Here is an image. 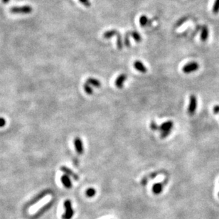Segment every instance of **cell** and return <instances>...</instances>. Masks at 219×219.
<instances>
[{
  "mask_svg": "<svg viewBox=\"0 0 219 219\" xmlns=\"http://www.w3.org/2000/svg\"><path fill=\"white\" fill-rule=\"evenodd\" d=\"M50 193H51V191H50V190H49V189L44 190V191L40 192L39 194H38L36 196H34V198H33L32 199H31L30 201L28 202V203H27V204L25 205V208L27 209V208H29V207L32 206L33 205H34L36 203L39 202L41 199H44L45 196H47L48 194H49Z\"/></svg>",
  "mask_w": 219,
  "mask_h": 219,
  "instance_id": "1",
  "label": "cell"
},
{
  "mask_svg": "<svg viewBox=\"0 0 219 219\" xmlns=\"http://www.w3.org/2000/svg\"><path fill=\"white\" fill-rule=\"evenodd\" d=\"M213 113L216 114V115H218L219 114V105H216L213 107Z\"/></svg>",
  "mask_w": 219,
  "mask_h": 219,
  "instance_id": "27",
  "label": "cell"
},
{
  "mask_svg": "<svg viewBox=\"0 0 219 219\" xmlns=\"http://www.w3.org/2000/svg\"><path fill=\"white\" fill-rule=\"evenodd\" d=\"M127 78V76L125 73H122V74H120V75L117 78V79L115 80V85L116 87L119 89H122L123 88L124 83L126 80V79Z\"/></svg>",
  "mask_w": 219,
  "mask_h": 219,
  "instance_id": "9",
  "label": "cell"
},
{
  "mask_svg": "<svg viewBox=\"0 0 219 219\" xmlns=\"http://www.w3.org/2000/svg\"><path fill=\"white\" fill-rule=\"evenodd\" d=\"M73 143H74V147L75 149L76 152L78 154H83L84 152V148H83V144L82 140L79 137H75L73 140Z\"/></svg>",
  "mask_w": 219,
  "mask_h": 219,
  "instance_id": "6",
  "label": "cell"
},
{
  "mask_svg": "<svg viewBox=\"0 0 219 219\" xmlns=\"http://www.w3.org/2000/svg\"><path fill=\"white\" fill-rule=\"evenodd\" d=\"M199 68V64L196 61L189 62L186 64V65L182 68V71L184 73H191L195 72Z\"/></svg>",
  "mask_w": 219,
  "mask_h": 219,
  "instance_id": "5",
  "label": "cell"
},
{
  "mask_svg": "<svg viewBox=\"0 0 219 219\" xmlns=\"http://www.w3.org/2000/svg\"><path fill=\"white\" fill-rule=\"evenodd\" d=\"M96 194V191L94 188H88L85 191V195H86L87 197L88 198H92Z\"/></svg>",
  "mask_w": 219,
  "mask_h": 219,
  "instance_id": "17",
  "label": "cell"
},
{
  "mask_svg": "<svg viewBox=\"0 0 219 219\" xmlns=\"http://www.w3.org/2000/svg\"><path fill=\"white\" fill-rule=\"evenodd\" d=\"M53 204H54V201L49 202L48 204H46V205H44V206L42 207V208H40L39 210L37 211L36 213H35L34 215L33 216V218H39L40 216H41L45 212H46L47 211L49 210V209L51 208V207L52 206V205H53Z\"/></svg>",
  "mask_w": 219,
  "mask_h": 219,
  "instance_id": "7",
  "label": "cell"
},
{
  "mask_svg": "<svg viewBox=\"0 0 219 219\" xmlns=\"http://www.w3.org/2000/svg\"><path fill=\"white\" fill-rule=\"evenodd\" d=\"M33 11L32 7L28 5L21 6H12L11 7L10 11L16 14H28L32 13Z\"/></svg>",
  "mask_w": 219,
  "mask_h": 219,
  "instance_id": "3",
  "label": "cell"
},
{
  "mask_svg": "<svg viewBox=\"0 0 219 219\" xmlns=\"http://www.w3.org/2000/svg\"><path fill=\"white\" fill-rule=\"evenodd\" d=\"M212 11L213 14H217L219 12V0H215L214 4L213 5Z\"/></svg>",
  "mask_w": 219,
  "mask_h": 219,
  "instance_id": "22",
  "label": "cell"
},
{
  "mask_svg": "<svg viewBox=\"0 0 219 219\" xmlns=\"http://www.w3.org/2000/svg\"><path fill=\"white\" fill-rule=\"evenodd\" d=\"M61 181L62 182V184L65 187L66 189H71L72 188V182H71V180L69 176L67 174H63V176H61Z\"/></svg>",
  "mask_w": 219,
  "mask_h": 219,
  "instance_id": "10",
  "label": "cell"
},
{
  "mask_svg": "<svg viewBox=\"0 0 219 219\" xmlns=\"http://www.w3.org/2000/svg\"><path fill=\"white\" fill-rule=\"evenodd\" d=\"M79 1L80 2V3L86 7H90L91 5L90 0H79Z\"/></svg>",
  "mask_w": 219,
  "mask_h": 219,
  "instance_id": "26",
  "label": "cell"
},
{
  "mask_svg": "<svg viewBox=\"0 0 219 219\" xmlns=\"http://www.w3.org/2000/svg\"><path fill=\"white\" fill-rule=\"evenodd\" d=\"M125 45L127 47L130 46V40H129V33H127V34H125Z\"/></svg>",
  "mask_w": 219,
  "mask_h": 219,
  "instance_id": "25",
  "label": "cell"
},
{
  "mask_svg": "<svg viewBox=\"0 0 219 219\" xmlns=\"http://www.w3.org/2000/svg\"><path fill=\"white\" fill-rule=\"evenodd\" d=\"M171 132V130H166V131H164V132H161V136H160L161 139H164V138L168 137L169 135H170Z\"/></svg>",
  "mask_w": 219,
  "mask_h": 219,
  "instance_id": "24",
  "label": "cell"
},
{
  "mask_svg": "<svg viewBox=\"0 0 219 219\" xmlns=\"http://www.w3.org/2000/svg\"><path fill=\"white\" fill-rule=\"evenodd\" d=\"M134 67L136 69L137 71H140V72H141V73H146L147 71V68L145 67V66L143 64V63L141 61H135V63H134Z\"/></svg>",
  "mask_w": 219,
  "mask_h": 219,
  "instance_id": "12",
  "label": "cell"
},
{
  "mask_svg": "<svg viewBox=\"0 0 219 219\" xmlns=\"http://www.w3.org/2000/svg\"><path fill=\"white\" fill-rule=\"evenodd\" d=\"M83 88H84L85 92L88 95H92V93H93V89L92 88V87H90V85H89L88 83H85L83 85Z\"/></svg>",
  "mask_w": 219,
  "mask_h": 219,
  "instance_id": "18",
  "label": "cell"
},
{
  "mask_svg": "<svg viewBox=\"0 0 219 219\" xmlns=\"http://www.w3.org/2000/svg\"><path fill=\"white\" fill-rule=\"evenodd\" d=\"M218 196H219V193H218Z\"/></svg>",
  "mask_w": 219,
  "mask_h": 219,
  "instance_id": "31",
  "label": "cell"
},
{
  "mask_svg": "<svg viewBox=\"0 0 219 219\" xmlns=\"http://www.w3.org/2000/svg\"><path fill=\"white\" fill-rule=\"evenodd\" d=\"M209 35V31L206 26H203L201 30V40L202 41L205 42L207 41Z\"/></svg>",
  "mask_w": 219,
  "mask_h": 219,
  "instance_id": "13",
  "label": "cell"
},
{
  "mask_svg": "<svg viewBox=\"0 0 219 219\" xmlns=\"http://www.w3.org/2000/svg\"><path fill=\"white\" fill-rule=\"evenodd\" d=\"M186 21H187V19H185V18H184H184L181 19H180L179 21H178V22L177 23V27H179V26H181V25L182 24V23H183V22H185Z\"/></svg>",
  "mask_w": 219,
  "mask_h": 219,
  "instance_id": "29",
  "label": "cell"
},
{
  "mask_svg": "<svg viewBox=\"0 0 219 219\" xmlns=\"http://www.w3.org/2000/svg\"><path fill=\"white\" fill-rule=\"evenodd\" d=\"M163 187V183H157V184H154L153 187H152V191H153L154 194L158 195L162 192Z\"/></svg>",
  "mask_w": 219,
  "mask_h": 219,
  "instance_id": "14",
  "label": "cell"
},
{
  "mask_svg": "<svg viewBox=\"0 0 219 219\" xmlns=\"http://www.w3.org/2000/svg\"><path fill=\"white\" fill-rule=\"evenodd\" d=\"M117 46L119 50H121L122 49V36L120 35V33H118L117 34Z\"/></svg>",
  "mask_w": 219,
  "mask_h": 219,
  "instance_id": "19",
  "label": "cell"
},
{
  "mask_svg": "<svg viewBox=\"0 0 219 219\" xmlns=\"http://www.w3.org/2000/svg\"><path fill=\"white\" fill-rule=\"evenodd\" d=\"M64 208H65V213L62 216L63 219H71L74 215V211L72 208V204L69 199L66 200L63 204Z\"/></svg>",
  "mask_w": 219,
  "mask_h": 219,
  "instance_id": "2",
  "label": "cell"
},
{
  "mask_svg": "<svg viewBox=\"0 0 219 219\" xmlns=\"http://www.w3.org/2000/svg\"><path fill=\"white\" fill-rule=\"evenodd\" d=\"M9 1H10V0H2V2H3L4 4H8Z\"/></svg>",
  "mask_w": 219,
  "mask_h": 219,
  "instance_id": "30",
  "label": "cell"
},
{
  "mask_svg": "<svg viewBox=\"0 0 219 219\" xmlns=\"http://www.w3.org/2000/svg\"><path fill=\"white\" fill-rule=\"evenodd\" d=\"M147 22H148V18L145 15H142L140 16V26L142 27H145L147 24Z\"/></svg>",
  "mask_w": 219,
  "mask_h": 219,
  "instance_id": "21",
  "label": "cell"
},
{
  "mask_svg": "<svg viewBox=\"0 0 219 219\" xmlns=\"http://www.w3.org/2000/svg\"><path fill=\"white\" fill-rule=\"evenodd\" d=\"M197 105H198V102H197L196 96L194 95H191L189 97V104L188 107V114L189 115H194L196 113Z\"/></svg>",
  "mask_w": 219,
  "mask_h": 219,
  "instance_id": "4",
  "label": "cell"
},
{
  "mask_svg": "<svg viewBox=\"0 0 219 219\" xmlns=\"http://www.w3.org/2000/svg\"><path fill=\"white\" fill-rule=\"evenodd\" d=\"M6 125V120L3 118H0V127H3Z\"/></svg>",
  "mask_w": 219,
  "mask_h": 219,
  "instance_id": "28",
  "label": "cell"
},
{
  "mask_svg": "<svg viewBox=\"0 0 219 219\" xmlns=\"http://www.w3.org/2000/svg\"><path fill=\"white\" fill-rule=\"evenodd\" d=\"M86 83H88L89 85H92V86L96 88H101V83L100 82V80L93 78H88V79L86 80Z\"/></svg>",
  "mask_w": 219,
  "mask_h": 219,
  "instance_id": "15",
  "label": "cell"
},
{
  "mask_svg": "<svg viewBox=\"0 0 219 219\" xmlns=\"http://www.w3.org/2000/svg\"><path fill=\"white\" fill-rule=\"evenodd\" d=\"M60 170H61V171H63L65 174H67L68 176H69V177H72L73 179H75L76 181H78V179H79V177H78V175L76 174L75 172H73L72 170H70L69 168H68L67 166H61Z\"/></svg>",
  "mask_w": 219,
  "mask_h": 219,
  "instance_id": "8",
  "label": "cell"
},
{
  "mask_svg": "<svg viewBox=\"0 0 219 219\" xmlns=\"http://www.w3.org/2000/svg\"><path fill=\"white\" fill-rule=\"evenodd\" d=\"M118 32L115 29H113V30H110V31H107L106 32H105L103 34V38L104 39H110V38L115 36V35H117L118 34Z\"/></svg>",
  "mask_w": 219,
  "mask_h": 219,
  "instance_id": "16",
  "label": "cell"
},
{
  "mask_svg": "<svg viewBox=\"0 0 219 219\" xmlns=\"http://www.w3.org/2000/svg\"><path fill=\"white\" fill-rule=\"evenodd\" d=\"M131 36H132L133 39H135V41L137 43H140L142 41L141 36H140L139 33H137V32H132L131 33Z\"/></svg>",
  "mask_w": 219,
  "mask_h": 219,
  "instance_id": "20",
  "label": "cell"
},
{
  "mask_svg": "<svg viewBox=\"0 0 219 219\" xmlns=\"http://www.w3.org/2000/svg\"><path fill=\"white\" fill-rule=\"evenodd\" d=\"M174 126V122L171 120L166 121V122L161 124L160 126H159V130L161 132H164V131L166 130H171Z\"/></svg>",
  "mask_w": 219,
  "mask_h": 219,
  "instance_id": "11",
  "label": "cell"
},
{
  "mask_svg": "<svg viewBox=\"0 0 219 219\" xmlns=\"http://www.w3.org/2000/svg\"><path fill=\"white\" fill-rule=\"evenodd\" d=\"M150 128L152 130L155 131V130H159V126L157 125V123L154 122V120H152L151 123H150Z\"/></svg>",
  "mask_w": 219,
  "mask_h": 219,
  "instance_id": "23",
  "label": "cell"
}]
</instances>
